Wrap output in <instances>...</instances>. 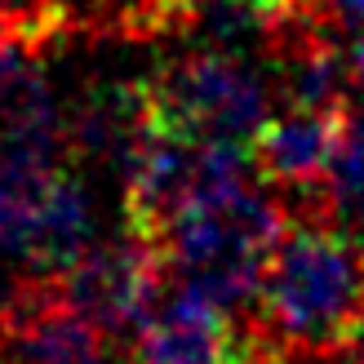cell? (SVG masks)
Instances as JSON below:
<instances>
[{"label":"cell","mask_w":364,"mask_h":364,"mask_svg":"<svg viewBox=\"0 0 364 364\" xmlns=\"http://www.w3.org/2000/svg\"><path fill=\"white\" fill-rule=\"evenodd\" d=\"M235 320L165 284L156 316L134 338V364H231Z\"/></svg>","instance_id":"cell-7"},{"label":"cell","mask_w":364,"mask_h":364,"mask_svg":"<svg viewBox=\"0 0 364 364\" xmlns=\"http://www.w3.org/2000/svg\"><path fill=\"white\" fill-rule=\"evenodd\" d=\"M347 107H284L280 116H267L258 138L249 142L253 169L267 182H276L280 191L324 182L342 142Z\"/></svg>","instance_id":"cell-5"},{"label":"cell","mask_w":364,"mask_h":364,"mask_svg":"<svg viewBox=\"0 0 364 364\" xmlns=\"http://www.w3.org/2000/svg\"><path fill=\"white\" fill-rule=\"evenodd\" d=\"M151 124V89L147 80H98L67 112V147L71 160H98L124 173Z\"/></svg>","instance_id":"cell-6"},{"label":"cell","mask_w":364,"mask_h":364,"mask_svg":"<svg viewBox=\"0 0 364 364\" xmlns=\"http://www.w3.org/2000/svg\"><path fill=\"white\" fill-rule=\"evenodd\" d=\"M63 289L80 311L116 342L134 347L142 324L165 298V249L124 227L116 240H94L63 271Z\"/></svg>","instance_id":"cell-4"},{"label":"cell","mask_w":364,"mask_h":364,"mask_svg":"<svg viewBox=\"0 0 364 364\" xmlns=\"http://www.w3.org/2000/svg\"><path fill=\"white\" fill-rule=\"evenodd\" d=\"M342 53H347V71H351V85L364 89V27L351 31V41L342 45Z\"/></svg>","instance_id":"cell-12"},{"label":"cell","mask_w":364,"mask_h":364,"mask_svg":"<svg viewBox=\"0 0 364 364\" xmlns=\"http://www.w3.org/2000/svg\"><path fill=\"white\" fill-rule=\"evenodd\" d=\"M45 45L27 41V36H0V112L23 94V89L41 76V58H45Z\"/></svg>","instance_id":"cell-10"},{"label":"cell","mask_w":364,"mask_h":364,"mask_svg":"<svg viewBox=\"0 0 364 364\" xmlns=\"http://www.w3.org/2000/svg\"><path fill=\"white\" fill-rule=\"evenodd\" d=\"M147 89H151V120L209 142L249 147L267 124V80L258 67L245 63V53L227 49L178 53L147 80Z\"/></svg>","instance_id":"cell-2"},{"label":"cell","mask_w":364,"mask_h":364,"mask_svg":"<svg viewBox=\"0 0 364 364\" xmlns=\"http://www.w3.org/2000/svg\"><path fill=\"white\" fill-rule=\"evenodd\" d=\"M324 9H329L333 27H364V0H324Z\"/></svg>","instance_id":"cell-11"},{"label":"cell","mask_w":364,"mask_h":364,"mask_svg":"<svg viewBox=\"0 0 364 364\" xmlns=\"http://www.w3.org/2000/svg\"><path fill=\"white\" fill-rule=\"evenodd\" d=\"M89 245H94V200H89L85 182L76 173L63 169L49 182V191L41 196V205L31 209L27 231L9 258L23 262L27 271L63 276Z\"/></svg>","instance_id":"cell-8"},{"label":"cell","mask_w":364,"mask_h":364,"mask_svg":"<svg viewBox=\"0 0 364 364\" xmlns=\"http://www.w3.org/2000/svg\"><path fill=\"white\" fill-rule=\"evenodd\" d=\"M67 27V0H0V36H27V41L53 49Z\"/></svg>","instance_id":"cell-9"},{"label":"cell","mask_w":364,"mask_h":364,"mask_svg":"<svg viewBox=\"0 0 364 364\" xmlns=\"http://www.w3.org/2000/svg\"><path fill=\"white\" fill-rule=\"evenodd\" d=\"M0 364H134L129 347L67 298L63 276L27 271L0 298Z\"/></svg>","instance_id":"cell-3"},{"label":"cell","mask_w":364,"mask_h":364,"mask_svg":"<svg viewBox=\"0 0 364 364\" xmlns=\"http://www.w3.org/2000/svg\"><path fill=\"white\" fill-rule=\"evenodd\" d=\"M258 320L289 360H342L364 333V249L329 223L294 218L267 258Z\"/></svg>","instance_id":"cell-1"}]
</instances>
